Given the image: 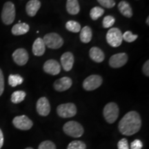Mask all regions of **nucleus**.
<instances>
[{
    "label": "nucleus",
    "instance_id": "1",
    "mask_svg": "<svg viewBox=\"0 0 149 149\" xmlns=\"http://www.w3.org/2000/svg\"><path fill=\"white\" fill-rule=\"evenodd\" d=\"M141 126V117L136 111H130L122 117L119 123L118 128L122 135H133L140 130Z\"/></svg>",
    "mask_w": 149,
    "mask_h": 149
},
{
    "label": "nucleus",
    "instance_id": "2",
    "mask_svg": "<svg viewBox=\"0 0 149 149\" xmlns=\"http://www.w3.org/2000/svg\"><path fill=\"white\" fill-rule=\"evenodd\" d=\"M63 130L67 135L72 137H80L84 134L83 126L75 121H69L63 126Z\"/></svg>",
    "mask_w": 149,
    "mask_h": 149
},
{
    "label": "nucleus",
    "instance_id": "3",
    "mask_svg": "<svg viewBox=\"0 0 149 149\" xmlns=\"http://www.w3.org/2000/svg\"><path fill=\"white\" fill-rule=\"evenodd\" d=\"M15 18V7L13 3L7 1L3 6L1 12V19L6 25H10Z\"/></svg>",
    "mask_w": 149,
    "mask_h": 149
},
{
    "label": "nucleus",
    "instance_id": "4",
    "mask_svg": "<svg viewBox=\"0 0 149 149\" xmlns=\"http://www.w3.org/2000/svg\"><path fill=\"white\" fill-rule=\"evenodd\" d=\"M119 107L114 102H110L105 106L103 114L106 121L109 124H113L117 120L119 116Z\"/></svg>",
    "mask_w": 149,
    "mask_h": 149
},
{
    "label": "nucleus",
    "instance_id": "5",
    "mask_svg": "<svg viewBox=\"0 0 149 149\" xmlns=\"http://www.w3.org/2000/svg\"><path fill=\"white\" fill-rule=\"evenodd\" d=\"M45 45L51 49H58L64 44V40L60 35L55 33L46 34L43 38Z\"/></svg>",
    "mask_w": 149,
    "mask_h": 149
},
{
    "label": "nucleus",
    "instance_id": "6",
    "mask_svg": "<svg viewBox=\"0 0 149 149\" xmlns=\"http://www.w3.org/2000/svg\"><path fill=\"white\" fill-rule=\"evenodd\" d=\"M122 33L117 28H112L107 33V41L112 47H119L123 41Z\"/></svg>",
    "mask_w": 149,
    "mask_h": 149
},
{
    "label": "nucleus",
    "instance_id": "7",
    "mask_svg": "<svg viewBox=\"0 0 149 149\" xmlns=\"http://www.w3.org/2000/svg\"><path fill=\"white\" fill-rule=\"evenodd\" d=\"M57 113L59 117L63 118H69L76 115L77 108L72 103L62 104L57 108Z\"/></svg>",
    "mask_w": 149,
    "mask_h": 149
},
{
    "label": "nucleus",
    "instance_id": "8",
    "mask_svg": "<svg viewBox=\"0 0 149 149\" xmlns=\"http://www.w3.org/2000/svg\"><path fill=\"white\" fill-rule=\"evenodd\" d=\"M102 78L98 74H91L86 78L83 82V87L86 91H91L98 88L102 85Z\"/></svg>",
    "mask_w": 149,
    "mask_h": 149
},
{
    "label": "nucleus",
    "instance_id": "9",
    "mask_svg": "<svg viewBox=\"0 0 149 149\" xmlns=\"http://www.w3.org/2000/svg\"><path fill=\"white\" fill-rule=\"evenodd\" d=\"M13 124L17 128L22 130L31 129L33 125V123L26 115L17 116L13 120Z\"/></svg>",
    "mask_w": 149,
    "mask_h": 149
},
{
    "label": "nucleus",
    "instance_id": "10",
    "mask_svg": "<svg viewBox=\"0 0 149 149\" xmlns=\"http://www.w3.org/2000/svg\"><path fill=\"white\" fill-rule=\"evenodd\" d=\"M128 59V55L124 53L115 54L110 58L109 65L112 68H120L127 63Z\"/></svg>",
    "mask_w": 149,
    "mask_h": 149
},
{
    "label": "nucleus",
    "instance_id": "11",
    "mask_svg": "<svg viewBox=\"0 0 149 149\" xmlns=\"http://www.w3.org/2000/svg\"><path fill=\"white\" fill-rule=\"evenodd\" d=\"M37 111L41 116L46 117L49 115L51 112V105L49 101L45 97H42L38 100L36 105Z\"/></svg>",
    "mask_w": 149,
    "mask_h": 149
},
{
    "label": "nucleus",
    "instance_id": "12",
    "mask_svg": "<svg viewBox=\"0 0 149 149\" xmlns=\"http://www.w3.org/2000/svg\"><path fill=\"white\" fill-rule=\"evenodd\" d=\"M43 69L46 73L51 75H57L61 71V65L55 59H49L44 63Z\"/></svg>",
    "mask_w": 149,
    "mask_h": 149
},
{
    "label": "nucleus",
    "instance_id": "13",
    "mask_svg": "<svg viewBox=\"0 0 149 149\" xmlns=\"http://www.w3.org/2000/svg\"><path fill=\"white\" fill-rule=\"evenodd\" d=\"M13 58L19 66H24L29 61V53L24 48H18L13 53Z\"/></svg>",
    "mask_w": 149,
    "mask_h": 149
},
{
    "label": "nucleus",
    "instance_id": "14",
    "mask_svg": "<svg viewBox=\"0 0 149 149\" xmlns=\"http://www.w3.org/2000/svg\"><path fill=\"white\" fill-rule=\"evenodd\" d=\"M72 84V81L70 77H64L57 79L54 83V88L58 92H63L69 89Z\"/></svg>",
    "mask_w": 149,
    "mask_h": 149
},
{
    "label": "nucleus",
    "instance_id": "15",
    "mask_svg": "<svg viewBox=\"0 0 149 149\" xmlns=\"http://www.w3.org/2000/svg\"><path fill=\"white\" fill-rule=\"evenodd\" d=\"M61 64L66 71H70L74 64V55L70 52H66L61 57Z\"/></svg>",
    "mask_w": 149,
    "mask_h": 149
},
{
    "label": "nucleus",
    "instance_id": "16",
    "mask_svg": "<svg viewBox=\"0 0 149 149\" xmlns=\"http://www.w3.org/2000/svg\"><path fill=\"white\" fill-rule=\"evenodd\" d=\"M33 53L35 56H42L45 53L46 45L43 39L37 38L33 44Z\"/></svg>",
    "mask_w": 149,
    "mask_h": 149
},
{
    "label": "nucleus",
    "instance_id": "17",
    "mask_svg": "<svg viewBox=\"0 0 149 149\" xmlns=\"http://www.w3.org/2000/svg\"><path fill=\"white\" fill-rule=\"evenodd\" d=\"M40 7L41 2L39 0H30L26 6V10L30 17H34Z\"/></svg>",
    "mask_w": 149,
    "mask_h": 149
},
{
    "label": "nucleus",
    "instance_id": "18",
    "mask_svg": "<svg viewBox=\"0 0 149 149\" xmlns=\"http://www.w3.org/2000/svg\"><path fill=\"white\" fill-rule=\"evenodd\" d=\"M89 56L91 59L95 61L97 63H101L104 60L105 55H104V52L98 47H92L89 51Z\"/></svg>",
    "mask_w": 149,
    "mask_h": 149
},
{
    "label": "nucleus",
    "instance_id": "19",
    "mask_svg": "<svg viewBox=\"0 0 149 149\" xmlns=\"http://www.w3.org/2000/svg\"><path fill=\"white\" fill-rule=\"evenodd\" d=\"M117 7H118L119 10H120V12L121 13V14H122V15H124V17L128 18L132 17V16H133V10H132L131 7H130V4L127 2V1H120V2L119 3L118 6H117Z\"/></svg>",
    "mask_w": 149,
    "mask_h": 149
},
{
    "label": "nucleus",
    "instance_id": "20",
    "mask_svg": "<svg viewBox=\"0 0 149 149\" xmlns=\"http://www.w3.org/2000/svg\"><path fill=\"white\" fill-rule=\"evenodd\" d=\"M66 10L70 15H77L79 13L80 7L78 0H67Z\"/></svg>",
    "mask_w": 149,
    "mask_h": 149
},
{
    "label": "nucleus",
    "instance_id": "21",
    "mask_svg": "<svg viewBox=\"0 0 149 149\" xmlns=\"http://www.w3.org/2000/svg\"><path fill=\"white\" fill-rule=\"evenodd\" d=\"M29 24L26 23H19L12 28V33L14 35H22L27 33L29 31Z\"/></svg>",
    "mask_w": 149,
    "mask_h": 149
},
{
    "label": "nucleus",
    "instance_id": "22",
    "mask_svg": "<svg viewBox=\"0 0 149 149\" xmlns=\"http://www.w3.org/2000/svg\"><path fill=\"white\" fill-rule=\"evenodd\" d=\"M92 30L88 26H86L81 30L79 37L81 42L84 43V44H88L92 40Z\"/></svg>",
    "mask_w": 149,
    "mask_h": 149
},
{
    "label": "nucleus",
    "instance_id": "23",
    "mask_svg": "<svg viewBox=\"0 0 149 149\" xmlns=\"http://www.w3.org/2000/svg\"><path fill=\"white\" fill-rule=\"evenodd\" d=\"M26 93L22 91H15L11 95V102L14 104H19L25 99Z\"/></svg>",
    "mask_w": 149,
    "mask_h": 149
},
{
    "label": "nucleus",
    "instance_id": "24",
    "mask_svg": "<svg viewBox=\"0 0 149 149\" xmlns=\"http://www.w3.org/2000/svg\"><path fill=\"white\" fill-rule=\"evenodd\" d=\"M23 81V77L19 74H10L8 77V84L12 87H15L17 86L22 84Z\"/></svg>",
    "mask_w": 149,
    "mask_h": 149
},
{
    "label": "nucleus",
    "instance_id": "25",
    "mask_svg": "<svg viewBox=\"0 0 149 149\" xmlns=\"http://www.w3.org/2000/svg\"><path fill=\"white\" fill-rule=\"evenodd\" d=\"M66 28L68 31L72 33H78L81 30V25L77 22L70 20L66 22Z\"/></svg>",
    "mask_w": 149,
    "mask_h": 149
},
{
    "label": "nucleus",
    "instance_id": "26",
    "mask_svg": "<svg viewBox=\"0 0 149 149\" xmlns=\"http://www.w3.org/2000/svg\"><path fill=\"white\" fill-rule=\"evenodd\" d=\"M104 10L101 7L95 6L90 11V16L93 20H97L103 15Z\"/></svg>",
    "mask_w": 149,
    "mask_h": 149
},
{
    "label": "nucleus",
    "instance_id": "27",
    "mask_svg": "<svg viewBox=\"0 0 149 149\" xmlns=\"http://www.w3.org/2000/svg\"><path fill=\"white\" fill-rule=\"evenodd\" d=\"M67 149H86V145L82 141H72L69 143Z\"/></svg>",
    "mask_w": 149,
    "mask_h": 149
},
{
    "label": "nucleus",
    "instance_id": "28",
    "mask_svg": "<svg viewBox=\"0 0 149 149\" xmlns=\"http://www.w3.org/2000/svg\"><path fill=\"white\" fill-rule=\"evenodd\" d=\"M123 40L126 41V42L131 43L135 42V41L137 40V37H138V35H133V33H131V31H126L122 35Z\"/></svg>",
    "mask_w": 149,
    "mask_h": 149
},
{
    "label": "nucleus",
    "instance_id": "29",
    "mask_svg": "<svg viewBox=\"0 0 149 149\" xmlns=\"http://www.w3.org/2000/svg\"><path fill=\"white\" fill-rule=\"evenodd\" d=\"M115 19L111 15L106 16L103 19V22H102V25L103 27L105 29H108V28L111 27L115 24Z\"/></svg>",
    "mask_w": 149,
    "mask_h": 149
},
{
    "label": "nucleus",
    "instance_id": "30",
    "mask_svg": "<svg viewBox=\"0 0 149 149\" xmlns=\"http://www.w3.org/2000/svg\"><path fill=\"white\" fill-rule=\"evenodd\" d=\"M38 149H56V146L53 141H44L39 145Z\"/></svg>",
    "mask_w": 149,
    "mask_h": 149
},
{
    "label": "nucleus",
    "instance_id": "31",
    "mask_svg": "<svg viewBox=\"0 0 149 149\" xmlns=\"http://www.w3.org/2000/svg\"><path fill=\"white\" fill-rule=\"evenodd\" d=\"M100 5L107 8H112L115 6V0H97Z\"/></svg>",
    "mask_w": 149,
    "mask_h": 149
},
{
    "label": "nucleus",
    "instance_id": "32",
    "mask_svg": "<svg viewBox=\"0 0 149 149\" xmlns=\"http://www.w3.org/2000/svg\"><path fill=\"white\" fill-rule=\"evenodd\" d=\"M117 148L118 149H129V145L127 139L123 138L117 143Z\"/></svg>",
    "mask_w": 149,
    "mask_h": 149
},
{
    "label": "nucleus",
    "instance_id": "33",
    "mask_svg": "<svg viewBox=\"0 0 149 149\" xmlns=\"http://www.w3.org/2000/svg\"><path fill=\"white\" fill-rule=\"evenodd\" d=\"M142 146V142L139 139H135L130 144V149H141Z\"/></svg>",
    "mask_w": 149,
    "mask_h": 149
},
{
    "label": "nucleus",
    "instance_id": "34",
    "mask_svg": "<svg viewBox=\"0 0 149 149\" xmlns=\"http://www.w3.org/2000/svg\"><path fill=\"white\" fill-rule=\"evenodd\" d=\"M3 91H4V77L2 71L0 69V96L2 95Z\"/></svg>",
    "mask_w": 149,
    "mask_h": 149
},
{
    "label": "nucleus",
    "instance_id": "35",
    "mask_svg": "<svg viewBox=\"0 0 149 149\" xmlns=\"http://www.w3.org/2000/svg\"><path fill=\"white\" fill-rule=\"evenodd\" d=\"M142 70L146 77L149 76V61L147 60L142 67Z\"/></svg>",
    "mask_w": 149,
    "mask_h": 149
},
{
    "label": "nucleus",
    "instance_id": "36",
    "mask_svg": "<svg viewBox=\"0 0 149 149\" xmlns=\"http://www.w3.org/2000/svg\"><path fill=\"white\" fill-rule=\"evenodd\" d=\"M3 135L1 130L0 129V149L3 146Z\"/></svg>",
    "mask_w": 149,
    "mask_h": 149
},
{
    "label": "nucleus",
    "instance_id": "37",
    "mask_svg": "<svg viewBox=\"0 0 149 149\" xmlns=\"http://www.w3.org/2000/svg\"><path fill=\"white\" fill-rule=\"evenodd\" d=\"M149 17H147V19H146V24H147V25H149Z\"/></svg>",
    "mask_w": 149,
    "mask_h": 149
},
{
    "label": "nucleus",
    "instance_id": "38",
    "mask_svg": "<svg viewBox=\"0 0 149 149\" xmlns=\"http://www.w3.org/2000/svg\"><path fill=\"white\" fill-rule=\"evenodd\" d=\"M25 149H33V148H31V147H29V148H25Z\"/></svg>",
    "mask_w": 149,
    "mask_h": 149
}]
</instances>
